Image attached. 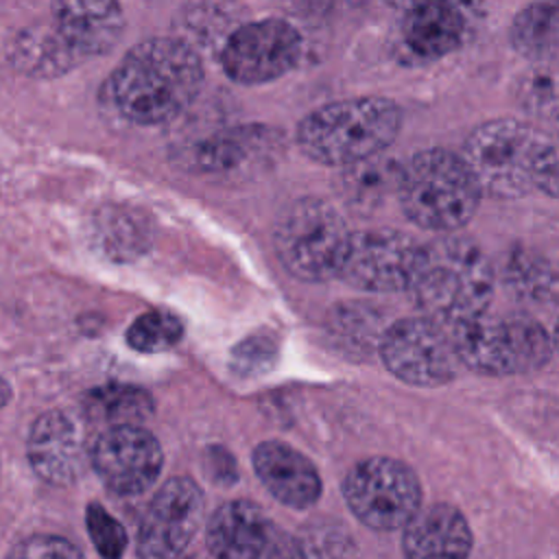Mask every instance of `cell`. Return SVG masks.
<instances>
[{
	"label": "cell",
	"instance_id": "603a6c76",
	"mask_svg": "<svg viewBox=\"0 0 559 559\" xmlns=\"http://www.w3.org/2000/svg\"><path fill=\"white\" fill-rule=\"evenodd\" d=\"M400 173H402V164L382 155L347 166L343 173L345 197L352 205H358L362 210L376 207L389 194L397 192Z\"/></svg>",
	"mask_w": 559,
	"mask_h": 559
},
{
	"label": "cell",
	"instance_id": "f1b7e54d",
	"mask_svg": "<svg viewBox=\"0 0 559 559\" xmlns=\"http://www.w3.org/2000/svg\"><path fill=\"white\" fill-rule=\"evenodd\" d=\"M275 358H277L275 341L266 334H253L234 347L229 365L238 376L251 378L269 371Z\"/></svg>",
	"mask_w": 559,
	"mask_h": 559
},
{
	"label": "cell",
	"instance_id": "ffe728a7",
	"mask_svg": "<svg viewBox=\"0 0 559 559\" xmlns=\"http://www.w3.org/2000/svg\"><path fill=\"white\" fill-rule=\"evenodd\" d=\"M9 57L22 74L35 79L59 76L81 63L76 52L66 44L55 26H35L22 31L13 39Z\"/></svg>",
	"mask_w": 559,
	"mask_h": 559
},
{
	"label": "cell",
	"instance_id": "8fae6325",
	"mask_svg": "<svg viewBox=\"0 0 559 559\" xmlns=\"http://www.w3.org/2000/svg\"><path fill=\"white\" fill-rule=\"evenodd\" d=\"M301 55V37L280 17L249 22L236 28L221 52L225 74L242 85H260L290 72Z\"/></svg>",
	"mask_w": 559,
	"mask_h": 559
},
{
	"label": "cell",
	"instance_id": "5bb4252c",
	"mask_svg": "<svg viewBox=\"0 0 559 559\" xmlns=\"http://www.w3.org/2000/svg\"><path fill=\"white\" fill-rule=\"evenodd\" d=\"M90 448L83 421L61 408L41 413L26 439V456L35 474L59 487L83 476L90 465Z\"/></svg>",
	"mask_w": 559,
	"mask_h": 559
},
{
	"label": "cell",
	"instance_id": "277c9868",
	"mask_svg": "<svg viewBox=\"0 0 559 559\" xmlns=\"http://www.w3.org/2000/svg\"><path fill=\"white\" fill-rule=\"evenodd\" d=\"M400 127L402 111L393 100L358 96L310 111L297 127V142L310 159L347 168L382 155Z\"/></svg>",
	"mask_w": 559,
	"mask_h": 559
},
{
	"label": "cell",
	"instance_id": "7402d4cb",
	"mask_svg": "<svg viewBox=\"0 0 559 559\" xmlns=\"http://www.w3.org/2000/svg\"><path fill=\"white\" fill-rule=\"evenodd\" d=\"M511 44L533 63L552 61L559 44V7L555 2L524 7L511 24Z\"/></svg>",
	"mask_w": 559,
	"mask_h": 559
},
{
	"label": "cell",
	"instance_id": "ac0fdd59",
	"mask_svg": "<svg viewBox=\"0 0 559 559\" xmlns=\"http://www.w3.org/2000/svg\"><path fill=\"white\" fill-rule=\"evenodd\" d=\"M275 524L249 500H229L207 520V548L214 559H262Z\"/></svg>",
	"mask_w": 559,
	"mask_h": 559
},
{
	"label": "cell",
	"instance_id": "6da1fadb",
	"mask_svg": "<svg viewBox=\"0 0 559 559\" xmlns=\"http://www.w3.org/2000/svg\"><path fill=\"white\" fill-rule=\"evenodd\" d=\"M203 85L199 55L173 37H153L133 46L107 81V96L122 118L159 124L179 116Z\"/></svg>",
	"mask_w": 559,
	"mask_h": 559
},
{
	"label": "cell",
	"instance_id": "4316f807",
	"mask_svg": "<svg viewBox=\"0 0 559 559\" xmlns=\"http://www.w3.org/2000/svg\"><path fill=\"white\" fill-rule=\"evenodd\" d=\"M85 524L103 559H122L127 548V533L122 524L98 502H92L85 511Z\"/></svg>",
	"mask_w": 559,
	"mask_h": 559
},
{
	"label": "cell",
	"instance_id": "9a60e30c",
	"mask_svg": "<svg viewBox=\"0 0 559 559\" xmlns=\"http://www.w3.org/2000/svg\"><path fill=\"white\" fill-rule=\"evenodd\" d=\"M467 31L461 7L452 2H417L406 9L397 28V52L404 63H432L454 52Z\"/></svg>",
	"mask_w": 559,
	"mask_h": 559
},
{
	"label": "cell",
	"instance_id": "4fadbf2b",
	"mask_svg": "<svg viewBox=\"0 0 559 559\" xmlns=\"http://www.w3.org/2000/svg\"><path fill=\"white\" fill-rule=\"evenodd\" d=\"M90 465L109 491L138 496L157 480L164 454L144 426H114L92 441Z\"/></svg>",
	"mask_w": 559,
	"mask_h": 559
},
{
	"label": "cell",
	"instance_id": "52a82bcc",
	"mask_svg": "<svg viewBox=\"0 0 559 559\" xmlns=\"http://www.w3.org/2000/svg\"><path fill=\"white\" fill-rule=\"evenodd\" d=\"M349 229L343 216L323 199L293 201L280 216L273 245L284 269L304 282L338 277Z\"/></svg>",
	"mask_w": 559,
	"mask_h": 559
},
{
	"label": "cell",
	"instance_id": "e0dca14e",
	"mask_svg": "<svg viewBox=\"0 0 559 559\" xmlns=\"http://www.w3.org/2000/svg\"><path fill=\"white\" fill-rule=\"evenodd\" d=\"M52 26L81 61L111 50L124 28L122 7L109 0L55 2Z\"/></svg>",
	"mask_w": 559,
	"mask_h": 559
},
{
	"label": "cell",
	"instance_id": "44dd1931",
	"mask_svg": "<svg viewBox=\"0 0 559 559\" xmlns=\"http://www.w3.org/2000/svg\"><path fill=\"white\" fill-rule=\"evenodd\" d=\"M155 411L148 391L135 384H105L85 395L83 413L94 424L114 426H142Z\"/></svg>",
	"mask_w": 559,
	"mask_h": 559
},
{
	"label": "cell",
	"instance_id": "ba28073f",
	"mask_svg": "<svg viewBox=\"0 0 559 559\" xmlns=\"http://www.w3.org/2000/svg\"><path fill=\"white\" fill-rule=\"evenodd\" d=\"M343 498L358 522L373 531L404 528L421 507L417 474L391 456L358 461L343 478Z\"/></svg>",
	"mask_w": 559,
	"mask_h": 559
},
{
	"label": "cell",
	"instance_id": "f546056e",
	"mask_svg": "<svg viewBox=\"0 0 559 559\" xmlns=\"http://www.w3.org/2000/svg\"><path fill=\"white\" fill-rule=\"evenodd\" d=\"M507 275L513 290L526 295L528 299H544V295H550L552 290V275L548 273L544 260H535L526 253L509 262Z\"/></svg>",
	"mask_w": 559,
	"mask_h": 559
},
{
	"label": "cell",
	"instance_id": "484cf974",
	"mask_svg": "<svg viewBox=\"0 0 559 559\" xmlns=\"http://www.w3.org/2000/svg\"><path fill=\"white\" fill-rule=\"evenodd\" d=\"M183 336V323L173 312H144L127 330V343L135 352H164L179 343Z\"/></svg>",
	"mask_w": 559,
	"mask_h": 559
},
{
	"label": "cell",
	"instance_id": "d6986e66",
	"mask_svg": "<svg viewBox=\"0 0 559 559\" xmlns=\"http://www.w3.org/2000/svg\"><path fill=\"white\" fill-rule=\"evenodd\" d=\"M472 528L465 515L445 502L419 509L402 533L404 559H467Z\"/></svg>",
	"mask_w": 559,
	"mask_h": 559
},
{
	"label": "cell",
	"instance_id": "5b68a950",
	"mask_svg": "<svg viewBox=\"0 0 559 559\" xmlns=\"http://www.w3.org/2000/svg\"><path fill=\"white\" fill-rule=\"evenodd\" d=\"M395 194L411 223L441 234L463 227L483 197L463 157L445 148L413 155L402 166Z\"/></svg>",
	"mask_w": 559,
	"mask_h": 559
},
{
	"label": "cell",
	"instance_id": "9c48e42d",
	"mask_svg": "<svg viewBox=\"0 0 559 559\" xmlns=\"http://www.w3.org/2000/svg\"><path fill=\"white\" fill-rule=\"evenodd\" d=\"M380 356L395 378L413 386H441L456 376L461 365L450 330L426 317L400 319L386 328Z\"/></svg>",
	"mask_w": 559,
	"mask_h": 559
},
{
	"label": "cell",
	"instance_id": "7c38bea8",
	"mask_svg": "<svg viewBox=\"0 0 559 559\" xmlns=\"http://www.w3.org/2000/svg\"><path fill=\"white\" fill-rule=\"evenodd\" d=\"M203 491L194 480H166L138 526V559H183L203 522Z\"/></svg>",
	"mask_w": 559,
	"mask_h": 559
},
{
	"label": "cell",
	"instance_id": "cb8c5ba5",
	"mask_svg": "<svg viewBox=\"0 0 559 559\" xmlns=\"http://www.w3.org/2000/svg\"><path fill=\"white\" fill-rule=\"evenodd\" d=\"M146 225L140 214L127 210H107L98 223V240L114 258H133L148 245Z\"/></svg>",
	"mask_w": 559,
	"mask_h": 559
},
{
	"label": "cell",
	"instance_id": "3957f363",
	"mask_svg": "<svg viewBox=\"0 0 559 559\" xmlns=\"http://www.w3.org/2000/svg\"><path fill=\"white\" fill-rule=\"evenodd\" d=\"M408 293L424 312L421 317L450 330L487 312L493 269L472 240L443 236L421 245Z\"/></svg>",
	"mask_w": 559,
	"mask_h": 559
},
{
	"label": "cell",
	"instance_id": "8992f818",
	"mask_svg": "<svg viewBox=\"0 0 559 559\" xmlns=\"http://www.w3.org/2000/svg\"><path fill=\"white\" fill-rule=\"evenodd\" d=\"M461 365L485 376H518L542 369L552 356L544 325L528 314H487L450 328Z\"/></svg>",
	"mask_w": 559,
	"mask_h": 559
},
{
	"label": "cell",
	"instance_id": "83f0119b",
	"mask_svg": "<svg viewBox=\"0 0 559 559\" xmlns=\"http://www.w3.org/2000/svg\"><path fill=\"white\" fill-rule=\"evenodd\" d=\"M518 103L535 116L555 118V111H557L555 74L544 66L524 74L518 85Z\"/></svg>",
	"mask_w": 559,
	"mask_h": 559
},
{
	"label": "cell",
	"instance_id": "d4e9b609",
	"mask_svg": "<svg viewBox=\"0 0 559 559\" xmlns=\"http://www.w3.org/2000/svg\"><path fill=\"white\" fill-rule=\"evenodd\" d=\"M299 559H360L352 535L334 522H310L295 537Z\"/></svg>",
	"mask_w": 559,
	"mask_h": 559
},
{
	"label": "cell",
	"instance_id": "7a4b0ae2",
	"mask_svg": "<svg viewBox=\"0 0 559 559\" xmlns=\"http://www.w3.org/2000/svg\"><path fill=\"white\" fill-rule=\"evenodd\" d=\"M463 162L480 192L513 199L539 190L557 197V148L550 135L520 120H489L465 140Z\"/></svg>",
	"mask_w": 559,
	"mask_h": 559
},
{
	"label": "cell",
	"instance_id": "1f68e13d",
	"mask_svg": "<svg viewBox=\"0 0 559 559\" xmlns=\"http://www.w3.org/2000/svg\"><path fill=\"white\" fill-rule=\"evenodd\" d=\"M9 400H11V386H9L7 380L0 378V408H2Z\"/></svg>",
	"mask_w": 559,
	"mask_h": 559
},
{
	"label": "cell",
	"instance_id": "30bf717a",
	"mask_svg": "<svg viewBox=\"0 0 559 559\" xmlns=\"http://www.w3.org/2000/svg\"><path fill=\"white\" fill-rule=\"evenodd\" d=\"M421 245L404 231L376 227L349 234L338 277L367 293L408 290Z\"/></svg>",
	"mask_w": 559,
	"mask_h": 559
},
{
	"label": "cell",
	"instance_id": "2e32d148",
	"mask_svg": "<svg viewBox=\"0 0 559 559\" xmlns=\"http://www.w3.org/2000/svg\"><path fill=\"white\" fill-rule=\"evenodd\" d=\"M253 472L266 491L290 509H308L321 496V476L312 461L284 441H262L255 445Z\"/></svg>",
	"mask_w": 559,
	"mask_h": 559
},
{
	"label": "cell",
	"instance_id": "4dcf8cb0",
	"mask_svg": "<svg viewBox=\"0 0 559 559\" xmlns=\"http://www.w3.org/2000/svg\"><path fill=\"white\" fill-rule=\"evenodd\" d=\"M7 559H85L68 539L57 535H31L17 542Z\"/></svg>",
	"mask_w": 559,
	"mask_h": 559
}]
</instances>
